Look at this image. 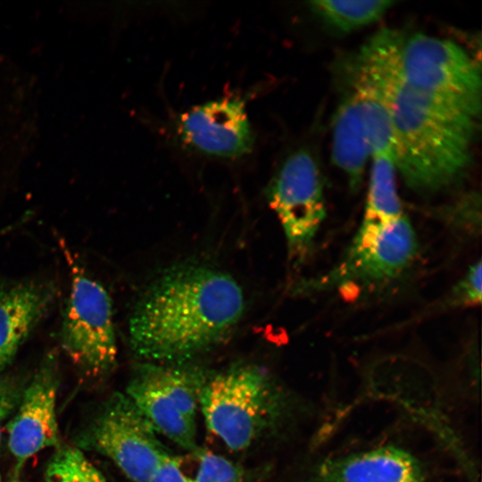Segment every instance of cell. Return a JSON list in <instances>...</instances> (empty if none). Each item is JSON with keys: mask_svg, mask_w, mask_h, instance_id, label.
I'll return each mask as SVG.
<instances>
[{"mask_svg": "<svg viewBox=\"0 0 482 482\" xmlns=\"http://www.w3.org/2000/svg\"><path fill=\"white\" fill-rule=\"evenodd\" d=\"M245 310L241 287L206 266L166 271L145 290L129 320L132 353L143 362L181 365L217 345Z\"/></svg>", "mask_w": 482, "mask_h": 482, "instance_id": "obj_1", "label": "cell"}, {"mask_svg": "<svg viewBox=\"0 0 482 482\" xmlns=\"http://www.w3.org/2000/svg\"><path fill=\"white\" fill-rule=\"evenodd\" d=\"M393 157L405 184L419 193L453 186L471 158L476 117L394 81L390 98Z\"/></svg>", "mask_w": 482, "mask_h": 482, "instance_id": "obj_2", "label": "cell"}, {"mask_svg": "<svg viewBox=\"0 0 482 482\" xmlns=\"http://www.w3.org/2000/svg\"><path fill=\"white\" fill-rule=\"evenodd\" d=\"M287 409L285 393L253 365L208 374L199 396L207 429L231 451L250 447L281 420Z\"/></svg>", "mask_w": 482, "mask_h": 482, "instance_id": "obj_3", "label": "cell"}, {"mask_svg": "<svg viewBox=\"0 0 482 482\" xmlns=\"http://www.w3.org/2000/svg\"><path fill=\"white\" fill-rule=\"evenodd\" d=\"M419 253L416 232L403 214L369 236H354L345 254L328 270L303 280L298 292H340L374 295L398 283L411 270Z\"/></svg>", "mask_w": 482, "mask_h": 482, "instance_id": "obj_4", "label": "cell"}, {"mask_svg": "<svg viewBox=\"0 0 482 482\" xmlns=\"http://www.w3.org/2000/svg\"><path fill=\"white\" fill-rule=\"evenodd\" d=\"M400 77L423 95L476 118L480 112V70L470 54L451 40L422 33L404 37Z\"/></svg>", "mask_w": 482, "mask_h": 482, "instance_id": "obj_5", "label": "cell"}, {"mask_svg": "<svg viewBox=\"0 0 482 482\" xmlns=\"http://www.w3.org/2000/svg\"><path fill=\"white\" fill-rule=\"evenodd\" d=\"M267 199L281 224L290 262L303 264L326 217L323 180L310 152L300 149L286 158L268 187Z\"/></svg>", "mask_w": 482, "mask_h": 482, "instance_id": "obj_6", "label": "cell"}, {"mask_svg": "<svg viewBox=\"0 0 482 482\" xmlns=\"http://www.w3.org/2000/svg\"><path fill=\"white\" fill-rule=\"evenodd\" d=\"M61 345L78 370L90 378L104 377L115 366L117 343L111 298L100 283L75 266Z\"/></svg>", "mask_w": 482, "mask_h": 482, "instance_id": "obj_7", "label": "cell"}, {"mask_svg": "<svg viewBox=\"0 0 482 482\" xmlns=\"http://www.w3.org/2000/svg\"><path fill=\"white\" fill-rule=\"evenodd\" d=\"M82 447L109 458L132 482H147L170 455L126 394H113L81 436Z\"/></svg>", "mask_w": 482, "mask_h": 482, "instance_id": "obj_8", "label": "cell"}, {"mask_svg": "<svg viewBox=\"0 0 482 482\" xmlns=\"http://www.w3.org/2000/svg\"><path fill=\"white\" fill-rule=\"evenodd\" d=\"M176 129L186 145L211 157L240 158L251 153L254 144L245 101L240 96L192 107L178 117Z\"/></svg>", "mask_w": 482, "mask_h": 482, "instance_id": "obj_9", "label": "cell"}, {"mask_svg": "<svg viewBox=\"0 0 482 482\" xmlns=\"http://www.w3.org/2000/svg\"><path fill=\"white\" fill-rule=\"evenodd\" d=\"M57 386L55 362L50 356L26 386L7 427L8 447L17 470L40 451L60 444L55 411Z\"/></svg>", "mask_w": 482, "mask_h": 482, "instance_id": "obj_10", "label": "cell"}, {"mask_svg": "<svg viewBox=\"0 0 482 482\" xmlns=\"http://www.w3.org/2000/svg\"><path fill=\"white\" fill-rule=\"evenodd\" d=\"M306 482H429L421 461L410 452L383 445L331 457L310 470Z\"/></svg>", "mask_w": 482, "mask_h": 482, "instance_id": "obj_11", "label": "cell"}, {"mask_svg": "<svg viewBox=\"0 0 482 482\" xmlns=\"http://www.w3.org/2000/svg\"><path fill=\"white\" fill-rule=\"evenodd\" d=\"M54 298V287L46 281L0 287V371L12 361Z\"/></svg>", "mask_w": 482, "mask_h": 482, "instance_id": "obj_12", "label": "cell"}, {"mask_svg": "<svg viewBox=\"0 0 482 482\" xmlns=\"http://www.w3.org/2000/svg\"><path fill=\"white\" fill-rule=\"evenodd\" d=\"M126 395L157 434L188 451H196V424L188 420L164 393L143 362L129 381Z\"/></svg>", "mask_w": 482, "mask_h": 482, "instance_id": "obj_13", "label": "cell"}, {"mask_svg": "<svg viewBox=\"0 0 482 482\" xmlns=\"http://www.w3.org/2000/svg\"><path fill=\"white\" fill-rule=\"evenodd\" d=\"M370 145L361 111L353 92L339 104L332 127V161L342 170L352 190L362 186Z\"/></svg>", "mask_w": 482, "mask_h": 482, "instance_id": "obj_14", "label": "cell"}, {"mask_svg": "<svg viewBox=\"0 0 482 482\" xmlns=\"http://www.w3.org/2000/svg\"><path fill=\"white\" fill-rule=\"evenodd\" d=\"M353 87L352 92L356 97L365 128L370 156L387 154L393 157L388 86L353 68Z\"/></svg>", "mask_w": 482, "mask_h": 482, "instance_id": "obj_15", "label": "cell"}, {"mask_svg": "<svg viewBox=\"0 0 482 482\" xmlns=\"http://www.w3.org/2000/svg\"><path fill=\"white\" fill-rule=\"evenodd\" d=\"M395 171L391 155L372 156L365 210L356 236L374 234L404 214L396 190Z\"/></svg>", "mask_w": 482, "mask_h": 482, "instance_id": "obj_16", "label": "cell"}, {"mask_svg": "<svg viewBox=\"0 0 482 482\" xmlns=\"http://www.w3.org/2000/svg\"><path fill=\"white\" fill-rule=\"evenodd\" d=\"M391 0H316L312 12L331 28L347 33L379 20L395 4Z\"/></svg>", "mask_w": 482, "mask_h": 482, "instance_id": "obj_17", "label": "cell"}, {"mask_svg": "<svg viewBox=\"0 0 482 482\" xmlns=\"http://www.w3.org/2000/svg\"><path fill=\"white\" fill-rule=\"evenodd\" d=\"M46 482H106L100 471L79 449H58L47 464Z\"/></svg>", "mask_w": 482, "mask_h": 482, "instance_id": "obj_18", "label": "cell"}, {"mask_svg": "<svg viewBox=\"0 0 482 482\" xmlns=\"http://www.w3.org/2000/svg\"><path fill=\"white\" fill-rule=\"evenodd\" d=\"M440 219L448 228L467 236H478L481 229L480 198L471 194L444 208Z\"/></svg>", "mask_w": 482, "mask_h": 482, "instance_id": "obj_19", "label": "cell"}, {"mask_svg": "<svg viewBox=\"0 0 482 482\" xmlns=\"http://www.w3.org/2000/svg\"><path fill=\"white\" fill-rule=\"evenodd\" d=\"M199 466L194 482H246L244 470L232 461L211 453H199Z\"/></svg>", "mask_w": 482, "mask_h": 482, "instance_id": "obj_20", "label": "cell"}, {"mask_svg": "<svg viewBox=\"0 0 482 482\" xmlns=\"http://www.w3.org/2000/svg\"><path fill=\"white\" fill-rule=\"evenodd\" d=\"M481 260L471 264L463 277L453 286L446 297L452 307L476 306L481 303Z\"/></svg>", "mask_w": 482, "mask_h": 482, "instance_id": "obj_21", "label": "cell"}, {"mask_svg": "<svg viewBox=\"0 0 482 482\" xmlns=\"http://www.w3.org/2000/svg\"><path fill=\"white\" fill-rule=\"evenodd\" d=\"M147 482H194L181 470L180 460L170 455L154 472Z\"/></svg>", "mask_w": 482, "mask_h": 482, "instance_id": "obj_22", "label": "cell"}, {"mask_svg": "<svg viewBox=\"0 0 482 482\" xmlns=\"http://www.w3.org/2000/svg\"><path fill=\"white\" fill-rule=\"evenodd\" d=\"M19 399L17 386L10 379H0V444L3 422L16 406Z\"/></svg>", "mask_w": 482, "mask_h": 482, "instance_id": "obj_23", "label": "cell"}]
</instances>
